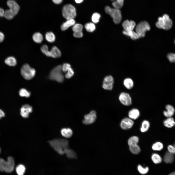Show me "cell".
Segmentation results:
<instances>
[{"label": "cell", "mask_w": 175, "mask_h": 175, "mask_svg": "<svg viewBox=\"0 0 175 175\" xmlns=\"http://www.w3.org/2000/svg\"><path fill=\"white\" fill-rule=\"evenodd\" d=\"M62 135L66 138H70L72 135L73 131L72 130L69 128H62L61 130Z\"/></svg>", "instance_id": "cell-21"}, {"label": "cell", "mask_w": 175, "mask_h": 175, "mask_svg": "<svg viewBox=\"0 0 175 175\" xmlns=\"http://www.w3.org/2000/svg\"><path fill=\"white\" fill-rule=\"evenodd\" d=\"M114 83V79L111 75L106 76L104 78L102 87L104 89L111 90L112 89Z\"/></svg>", "instance_id": "cell-13"}, {"label": "cell", "mask_w": 175, "mask_h": 175, "mask_svg": "<svg viewBox=\"0 0 175 175\" xmlns=\"http://www.w3.org/2000/svg\"><path fill=\"white\" fill-rule=\"evenodd\" d=\"M119 100L120 102L125 106L131 105L132 103L131 98L128 93L123 92L119 96Z\"/></svg>", "instance_id": "cell-12"}, {"label": "cell", "mask_w": 175, "mask_h": 175, "mask_svg": "<svg viewBox=\"0 0 175 175\" xmlns=\"http://www.w3.org/2000/svg\"><path fill=\"white\" fill-rule=\"evenodd\" d=\"M124 30L126 31H133L136 26L135 22L133 20H126L122 24Z\"/></svg>", "instance_id": "cell-17"}, {"label": "cell", "mask_w": 175, "mask_h": 175, "mask_svg": "<svg viewBox=\"0 0 175 175\" xmlns=\"http://www.w3.org/2000/svg\"><path fill=\"white\" fill-rule=\"evenodd\" d=\"M62 12L63 16L67 20L74 19L76 16L75 7L70 4H67L63 6Z\"/></svg>", "instance_id": "cell-5"}, {"label": "cell", "mask_w": 175, "mask_h": 175, "mask_svg": "<svg viewBox=\"0 0 175 175\" xmlns=\"http://www.w3.org/2000/svg\"><path fill=\"white\" fill-rule=\"evenodd\" d=\"M168 151L172 154H175V147L171 145H169L167 147Z\"/></svg>", "instance_id": "cell-45"}, {"label": "cell", "mask_w": 175, "mask_h": 175, "mask_svg": "<svg viewBox=\"0 0 175 175\" xmlns=\"http://www.w3.org/2000/svg\"><path fill=\"white\" fill-rule=\"evenodd\" d=\"M149 24L146 21H142L139 23L136 26L135 30L140 37L145 36L146 32L150 30Z\"/></svg>", "instance_id": "cell-9"}, {"label": "cell", "mask_w": 175, "mask_h": 175, "mask_svg": "<svg viewBox=\"0 0 175 175\" xmlns=\"http://www.w3.org/2000/svg\"><path fill=\"white\" fill-rule=\"evenodd\" d=\"M151 158L153 162L156 164L160 163L162 161L161 157L157 153L153 154L152 155Z\"/></svg>", "instance_id": "cell-34"}, {"label": "cell", "mask_w": 175, "mask_h": 175, "mask_svg": "<svg viewBox=\"0 0 175 175\" xmlns=\"http://www.w3.org/2000/svg\"><path fill=\"white\" fill-rule=\"evenodd\" d=\"M114 1L112 5L114 8L120 9L122 7L124 0H111Z\"/></svg>", "instance_id": "cell-33"}, {"label": "cell", "mask_w": 175, "mask_h": 175, "mask_svg": "<svg viewBox=\"0 0 175 175\" xmlns=\"http://www.w3.org/2000/svg\"><path fill=\"white\" fill-rule=\"evenodd\" d=\"M50 146L61 155L64 154L66 150L68 148L69 142L65 139H56L49 141Z\"/></svg>", "instance_id": "cell-1"}, {"label": "cell", "mask_w": 175, "mask_h": 175, "mask_svg": "<svg viewBox=\"0 0 175 175\" xmlns=\"http://www.w3.org/2000/svg\"><path fill=\"white\" fill-rule=\"evenodd\" d=\"M167 57L170 62H175V53H169L167 54Z\"/></svg>", "instance_id": "cell-43"}, {"label": "cell", "mask_w": 175, "mask_h": 175, "mask_svg": "<svg viewBox=\"0 0 175 175\" xmlns=\"http://www.w3.org/2000/svg\"></svg>", "instance_id": "cell-55"}, {"label": "cell", "mask_w": 175, "mask_h": 175, "mask_svg": "<svg viewBox=\"0 0 175 175\" xmlns=\"http://www.w3.org/2000/svg\"><path fill=\"white\" fill-rule=\"evenodd\" d=\"M137 168L139 172L142 174H147L149 170L148 167L144 168L140 165L138 166Z\"/></svg>", "instance_id": "cell-40"}, {"label": "cell", "mask_w": 175, "mask_h": 175, "mask_svg": "<svg viewBox=\"0 0 175 175\" xmlns=\"http://www.w3.org/2000/svg\"><path fill=\"white\" fill-rule=\"evenodd\" d=\"M14 166V161L13 158L11 157H8L7 161L2 158H0V171H5L7 173H11L13 171Z\"/></svg>", "instance_id": "cell-3"}, {"label": "cell", "mask_w": 175, "mask_h": 175, "mask_svg": "<svg viewBox=\"0 0 175 175\" xmlns=\"http://www.w3.org/2000/svg\"><path fill=\"white\" fill-rule=\"evenodd\" d=\"M20 114L21 116L24 118H28L29 114L33 111L32 107L29 105L26 104L23 105L20 109Z\"/></svg>", "instance_id": "cell-16"}, {"label": "cell", "mask_w": 175, "mask_h": 175, "mask_svg": "<svg viewBox=\"0 0 175 175\" xmlns=\"http://www.w3.org/2000/svg\"><path fill=\"white\" fill-rule=\"evenodd\" d=\"M19 94L21 97H29L31 95V93L26 89L22 88L20 89L19 91Z\"/></svg>", "instance_id": "cell-38"}, {"label": "cell", "mask_w": 175, "mask_h": 175, "mask_svg": "<svg viewBox=\"0 0 175 175\" xmlns=\"http://www.w3.org/2000/svg\"><path fill=\"white\" fill-rule=\"evenodd\" d=\"M45 38L46 40L50 43L54 42L55 39V36L54 34L52 32H48L45 35Z\"/></svg>", "instance_id": "cell-31"}, {"label": "cell", "mask_w": 175, "mask_h": 175, "mask_svg": "<svg viewBox=\"0 0 175 175\" xmlns=\"http://www.w3.org/2000/svg\"><path fill=\"white\" fill-rule=\"evenodd\" d=\"M35 69L31 67L27 64H24L21 69L22 75L25 79L27 80H30L32 79L35 76Z\"/></svg>", "instance_id": "cell-8"}, {"label": "cell", "mask_w": 175, "mask_h": 175, "mask_svg": "<svg viewBox=\"0 0 175 175\" xmlns=\"http://www.w3.org/2000/svg\"><path fill=\"white\" fill-rule=\"evenodd\" d=\"M4 16L8 20L11 19L14 17L8 9L5 11Z\"/></svg>", "instance_id": "cell-42"}, {"label": "cell", "mask_w": 175, "mask_h": 175, "mask_svg": "<svg viewBox=\"0 0 175 175\" xmlns=\"http://www.w3.org/2000/svg\"><path fill=\"white\" fill-rule=\"evenodd\" d=\"M134 124L133 120L129 118L126 117L121 120L120 125L121 128L124 130H127L131 128Z\"/></svg>", "instance_id": "cell-14"}, {"label": "cell", "mask_w": 175, "mask_h": 175, "mask_svg": "<svg viewBox=\"0 0 175 175\" xmlns=\"http://www.w3.org/2000/svg\"><path fill=\"white\" fill-rule=\"evenodd\" d=\"M4 36L3 34L0 32V43L2 42L4 40Z\"/></svg>", "instance_id": "cell-46"}, {"label": "cell", "mask_w": 175, "mask_h": 175, "mask_svg": "<svg viewBox=\"0 0 175 175\" xmlns=\"http://www.w3.org/2000/svg\"><path fill=\"white\" fill-rule=\"evenodd\" d=\"M123 84L125 87L129 89L132 88L134 85L133 80L130 78L125 79L123 81Z\"/></svg>", "instance_id": "cell-25"}, {"label": "cell", "mask_w": 175, "mask_h": 175, "mask_svg": "<svg viewBox=\"0 0 175 175\" xmlns=\"http://www.w3.org/2000/svg\"><path fill=\"white\" fill-rule=\"evenodd\" d=\"M96 118V113L94 110L85 115L82 121L83 123L85 125H89L94 123Z\"/></svg>", "instance_id": "cell-10"}, {"label": "cell", "mask_w": 175, "mask_h": 175, "mask_svg": "<svg viewBox=\"0 0 175 175\" xmlns=\"http://www.w3.org/2000/svg\"><path fill=\"white\" fill-rule=\"evenodd\" d=\"M106 12L109 14L113 18L114 22L115 24H119L122 19L121 11L120 9L112 8L106 6L105 8Z\"/></svg>", "instance_id": "cell-4"}, {"label": "cell", "mask_w": 175, "mask_h": 175, "mask_svg": "<svg viewBox=\"0 0 175 175\" xmlns=\"http://www.w3.org/2000/svg\"><path fill=\"white\" fill-rule=\"evenodd\" d=\"M169 175H175V172L171 173Z\"/></svg>", "instance_id": "cell-51"}, {"label": "cell", "mask_w": 175, "mask_h": 175, "mask_svg": "<svg viewBox=\"0 0 175 175\" xmlns=\"http://www.w3.org/2000/svg\"><path fill=\"white\" fill-rule=\"evenodd\" d=\"M8 6L9 8V11L14 17L18 13L20 7L18 4L14 0H9L7 2Z\"/></svg>", "instance_id": "cell-11"}, {"label": "cell", "mask_w": 175, "mask_h": 175, "mask_svg": "<svg viewBox=\"0 0 175 175\" xmlns=\"http://www.w3.org/2000/svg\"><path fill=\"white\" fill-rule=\"evenodd\" d=\"M174 146L175 147V143H174V146Z\"/></svg>", "instance_id": "cell-52"}, {"label": "cell", "mask_w": 175, "mask_h": 175, "mask_svg": "<svg viewBox=\"0 0 175 175\" xmlns=\"http://www.w3.org/2000/svg\"><path fill=\"white\" fill-rule=\"evenodd\" d=\"M152 149L155 151H160L163 148V144L161 142H158L154 143L152 145Z\"/></svg>", "instance_id": "cell-37"}, {"label": "cell", "mask_w": 175, "mask_h": 175, "mask_svg": "<svg viewBox=\"0 0 175 175\" xmlns=\"http://www.w3.org/2000/svg\"><path fill=\"white\" fill-rule=\"evenodd\" d=\"M74 72L73 70L71 68L67 71L65 74V77L69 79L71 78L74 75Z\"/></svg>", "instance_id": "cell-41"}, {"label": "cell", "mask_w": 175, "mask_h": 175, "mask_svg": "<svg viewBox=\"0 0 175 175\" xmlns=\"http://www.w3.org/2000/svg\"><path fill=\"white\" fill-rule=\"evenodd\" d=\"M83 27L82 25L79 24H76L73 26L72 30L74 32L73 35L74 37L80 38L83 36Z\"/></svg>", "instance_id": "cell-15"}, {"label": "cell", "mask_w": 175, "mask_h": 175, "mask_svg": "<svg viewBox=\"0 0 175 175\" xmlns=\"http://www.w3.org/2000/svg\"><path fill=\"white\" fill-rule=\"evenodd\" d=\"M129 149L132 153L135 155L139 154L141 150L138 144L129 146Z\"/></svg>", "instance_id": "cell-32"}, {"label": "cell", "mask_w": 175, "mask_h": 175, "mask_svg": "<svg viewBox=\"0 0 175 175\" xmlns=\"http://www.w3.org/2000/svg\"><path fill=\"white\" fill-rule=\"evenodd\" d=\"M5 63L10 66H14L17 64V61L14 57L10 56L6 58L5 61Z\"/></svg>", "instance_id": "cell-27"}, {"label": "cell", "mask_w": 175, "mask_h": 175, "mask_svg": "<svg viewBox=\"0 0 175 175\" xmlns=\"http://www.w3.org/2000/svg\"><path fill=\"white\" fill-rule=\"evenodd\" d=\"M140 113L139 111L136 108H133L130 110L128 113L129 118L132 120H136L139 117Z\"/></svg>", "instance_id": "cell-19"}, {"label": "cell", "mask_w": 175, "mask_h": 175, "mask_svg": "<svg viewBox=\"0 0 175 175\" xmlns=\"http://www.w3.org/2000/svg\"><path fill=\"white\" fill-rule=\"evenodd\" d=\"M150 126L149 122L147 120L143 121L141 123L140 128V131L142 132L147 131L149 129Z\"/></svg>", "instance_id": "cell-26"}, {"label": "cell", "mask_w": 175, "mask_h": 175, "mask_svg": "<svg viewBox=\"0 0 175 175\" xmlns=\"http://www.w3.org/2000/svg\"><path fill=\"white\" fill-rule=\"evenodd\" d=\"M100 17L101 15L99 13H95L92 16L91 20L93 23H97L99 22Z\"/></svg>", "instance_id": "cell-39"}, {"label": "cell", "mask_w": 175, "mask_h": 175, "mask_svg": "<svg viewBox=\"0 0 175 175\" xmlns=\"http://www.w3.org/2000/svg\"><path fill=\"white\" fill-rule=\"evenodd\" d=\"M84 0H75V2L77 3H79L82 2Z\"/></svg>", "instance_id": "cell-50"}, {"label": "cell", "mask_w": 175, "mask_h": 175, "mask_svg": "<svg viewBox=\"0 0 175 175\" xmlns=\"http://www.w3.org/2000/svg\"><path fill=\"white\" fill-rule=\"evenodd\" d=\"M71 68V66L69 63H65L62 66V70L64 72H66Z\"/></svg>", "instance_id": "cell-44"}, {"label": "cell", "mask_w": 175, "mask_h": 175, "mask_svg": "<svg viewBox=\"0 0 175 175\" xmlns=\"http://www.w3.org/2000/svg\"><path fill=\"white\" fill-rule=\"evenodd\" d=\"M25 169V167L22 164L18 165L16 168V172L18 175H23Z\"/></svg>", "instance_id": "cell-36"}, {"label": "cell", "mask_w": 175, "mask_h": 175, "mask_svg": "<svg viewBox=\"0 0 175 175\" xmlns=\"http://www.w3.org/2000/svg\"><path fill=\"white\" fill-rule=\"evenodd\" d=\"M0 151H1V149H0Z\"/></svg>", "instance_id": "cell-53"}, {"label": "cell", "mask_w": 175, "mask_h": 175, "mask_svg": "<svg viewBox=\"0 0 175 175\" xmlns=\"http://www.w3.org/2000/svg\"><path fill=\"white\" fill-rule=\"evenodd\" d=\"M62 65H59L53 68L51 71L49 78L51 80L62 82L64 80V76L62 73Z\"/></svg>", "instance_id": "cell-6"}, {"label": "cell", "mask_w": 175, "mask_h": 175, "mask_svg": "<svg viewBox=\"0 0 175 175\" xmlns=\"http://www.w3.org/2000/svg\"><path fill=\"white\" fill-rule=\"evenodd\" d=\"M123 34L130 37L132 39L135 40L139 38L140 37L137 33L134 31H126L124 30L122 31Z\"/></svg>", "instance_id": "cell-22"}, {"label": "cell", "mask_w": 175, "mask_h": 175, "mask_svg": "<svg viewBox=\"0 0 175 175\" xmlns=\"http://www.w3.org/2000/svg\"><path fill=\"white\" fill-rule=\"evenodd\" d=\"M75 23V21L74 19L67 20L61 25V29L62 31L66 30L69 27L74 26Z\"/></svg>", "instance_id": "cell-18"}, {"label": "cell", "mask_w": 175, "mask_h": 175, "mask_svg": "<svg viewBox=\"0 0 175 175\" xmlns=\"http://www.w3.org/2000/svg\"><path fill=\"white\" fill-rule=\"evenodd\" d=\"M139 139L137 136H133L130 137L128 140V144L129 146L138 144Z\"/></svg>", "instance_id": "cell-28"}, {"label": "cell", "mask_w": 175, "mask_h": 175, "mask_svg": "<svg viewBox=\"0 0 175 175\" xmlns=\"http://www.w3.org/2000/svg\"><path fill=\"white\" fill-rule=\"evenodd\" d=\"M158 20L156 24L158 28L166 30H169L171 28L172 21L167 14H164L162 17H159Z\"/></svg>", "instance_id": "cell-2"}, {"label": "cell", "mask_w": 175, "mask_h": 175, "mask_svg": "<svg viewBox=\"0 0 175 175\" xmlns=\"http://www.w3.org/2000/svg\"><path fill=\"white\" fill-rule=\"evenodd\" d=\"M53 2L56 4H59L61 3L63 0H52Z\"/></svg>", "instance_id": "cell-48"}, {"label": "cell", "mask_w": 175, "mask_h": 175, "mask_svg": "<svg viewBox=\"0 0 175 175\" xmlns=\"http://www.w3.org/2000/svg\"><path fill=\"white\" fill-rule=\"evenodd\" d=\"M85 27L86 30L89 32H92L94 31L96 29V26L93 23L89 22L86 24Z\"/></svg>", "instance_id": "cell-35"}, {"label": "cell", "mask_w": 175, "mask_h": 175, "mask_svg": "<svg viewBox=\"0 0 175 175\" xmlns=\"http://www.w3.org/2000/svg\"><path fill=\"white\" fill-rule=\"evenodd\" d=\"M32 38L35 42L37 43H41L43 40L42 35L38 32L35 33L33 34Z\"/></svg>", "instance_id": "cell-24"}, {"label": "cell", "mask_w": 175, "mask_h": 175, "mask_svg": "<svg viewBox=\"0 0 175 175\" xmlns=\"http://www.w3.org/2000/svg\"><path fill=\"white\" fill-rule=\"evenodd\" d=\"M166 108V111H164V115L168 118L171 117L174 114L175 111L174 108L172 105H167Z\"/></svg>", "instance_id": "cell-20"}, {"label": "cell", "mask_w": 175, "mask_h": 175, "mask_svg": "<svg viewBox=\"0 0 175 175\" xmlns=\"http://www.w3.org/2000/svg\"><path fill=\"white\" fill-rule=\"evenodd\" d=\"M174 159V156L173 154L169 151L165 153L164 158V160L166 163H171L173 162Z\"/></svg>", "instance_id": "cell-23"}, {"label": "cell", "mask_w": 175, "mask_h": 175, "mask_svg": "<svg viewBox=\"0 0 175 175\" xmlns=\"http://www.w3.org/2000/svg\"><path fill=\"white\" fill-rule=\"evenodd\" d=\"M41 50L43 53L48 57L56 58L60 57L61 55L60 51L56 46H53L51 49L49 50H48V46L44 44L41 47Z\"/></svg>", "instance_id": "cell-7"}, {"label": "cell", "mask_w": 175, "mask_h": 175, "mask_svg": "<svg viewBox=\"0 0 175 175\" xmlns=\"http://www.w3.org/2000/svg\"><path fill=\"white\" fill-rule=\"evenodd\" d=\"M5 114L4 112L1 109H0V117L1 118L4 117Z\"/></svg>", "instance_id": "cell-49"}, {"label": "cell", "mask_w": 175, "mask_h": 175, "mask_svg": "<svg viewBox=\"0 0 175 175\" xmlns=\"http://www.w3.org/2000/svg\"><path fill=\"white\" fill-rule=\"evenodd\" d=\"M165 126L168 128H171L175 125V122L173 118L171 117L168 118L164 122Z\"/></svg>", "instance_id": "cell-29"}, {"label": "cell", "mask_w": 175, "mask_h": 175, "mask_svg": "<svg viewBox=\"0 0 175 175\" xmlns=\"http://www.w3.org/2000/svg\"><path fill=\"white\" fill-rule=\"evenodd\" d=\"M1 118L0 117V119Z\"/></svg>", "instance_id": "cell-54"}, {"label": "cell", "mask_w": 175, "mask_h": 175, "mask_svg": "<svg viewBox=\"0 0 175 175\" xmlns=\"http://www.w3.org/2000/svg\"><path fill=\"white\" fill-rule=\"evenodd\" d=\"M5 11L2 8H0V17L4 16Z\"/></svg>", "instance_id": "cell-47"}, {"label": "cell", "mask_w": 175, "mask_h": 175, "mask_svg": "<svg viewBox=\"0 0 175 175\" xmlns=\"http://www.w3.org/2000/svg\"><path fill=\"white\" fill-rule=\"evenodd\" d=\"M65 154L67 157L70 159H75L77 158L76 153L73 150L69 149H67L65 151Z\"/></svg>", "instance_id": "cell-30"}, {"label": "cell", "mask_w": 175, "mask_h": 175, "mask_svg": "<svg viewBox=\"0 0 175 175\" xmlns=\"http://www.w3.org/2000/svg\"></svg>", "instance_id": "cell-56"}]
</instances>
